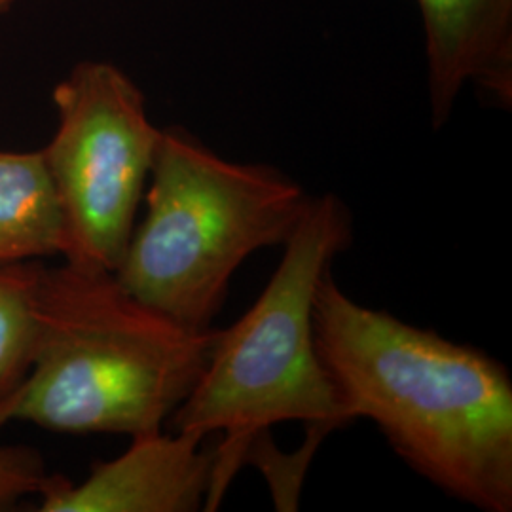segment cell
<instances>
[{
    "label": "cell",
    "instance_id": "obj_3",
    "mask_svg": "<svg viewBox=\"0 0 512 512\" xmlns=\"http://www.w3.org/2000/svg\"><path fill=\"white\" fill-rule=\"evenodd\" d=\"M38 334L25 380L0 401V425L141 437L164 425L209 361L217 329L192 330L128 293L112 272L42 270Z\"/></svg>",
    "mask_w": 512,
    "mask_h": 512
},
{
    "label": "cell",
    "instance_id": "obj_10",
    "mask_svg": "<svg viewBox=\"0 0 512 512\" xmlns=\"http://www.w3.org/2000/svg\"><path fill=\"white\" fill-rule=\"evenodd\" d=\"M44 480L46 476L31 459L19 456L14 450L0 448V511L25 495L40 494Z\"/></svg>",
    "mask_w": 512,
    "mask_h": 512
},
{
    "label": "cell",
    "instance_id": "obj_5",
    "mask_svg": "<svg viewBox=\"0 0 512 512\" xmlns=\"http://www.w3.org/2000/svg\"><path fill=\"white\" fill-rule=\"evenodd\" d=\"M57 128L40 150L63 224L65 264L116 272L128 249L162 129L145 95L107 61L78 63L54 88Z\"/></svg>",
    "mask_w": 512,
    "mask_h": 512
},
{
    "label": "cell",
    "instance_id": "obj_4",
    "mask_svg": "<svg viewBox=\"0 0 512 512\" xmlns=\"http://www.w3.org/2000/svg\"><path fill=\"white\" fill-rule=\"evenodd\" d=\"M135 224L114 272L137 300L186 329H213L239 266L283 247L310 196L272 165L224 160L184 129H162Z\"/></svg>",
    "mask_w": 512,
    "mask_h": 512
},
{
    "label": "cell",
    "instance_id": "obj_6",
    "mask_svg": "<svg viewBox=\"0 0 512 512\" xmlns=\"http://www.w3.org/2000/svg\"><path fill=\"white\" fill-rule=\"evenodd\" d=\"M205 440L177 431L133 437L122 456L95 463L80 484L46 476L38 511H205L215 484V454Z\"/></svg>",
    "mask_w": 512,
    "mask_h": 512
},
{
    "label": "cell",
    "instance_id": "obj_1",
    "mask_svg": "<svg viewBox=\"0 0 512 512\" xmlns=\"http://www.w3.org/2000/svg\"><path fill=\"white\" fill-rule=\"evenodd\" d=\"M321 361L351 420L440 492L512 511V380L492 355L359 304L323 279L313 308Z\"/></svg>",
    "mask_w": 512,
    "mask_h": 512
},
{
    "label": "cell",
    "instance_id": "obj_2",
    "mask_svg": "<svg viewBox=\"0 0 512 512\" xmlns=\"http://www.w3.org/2000/svg\"><path fill=\"white\" fill-rule=\"evenodd\" d=\"M353 241V219L334 194L310 196L266 289L236 325L217 330L200 380L169 418L171 431L203 439L220 435L215 484L205 511H215L239 467L249 459L272 471L277 450L264 442L285 421L308 425L310 452L348 410L321 361L313 308L334 258Z\"/></svg>",
    "mask_w": 512,
    "mask_h": 512
},
{
    "label": "cell",
    "instance_id": "obj_7",
    "mask_svg": "<svg viewBox=\"0 0 512 512\" xmlns=\"http://www.w3.org/2000/svg\"><path fill=\"white\" fill-rule=\"evenodd\" d=\"M425 25L433 128H442L461 90L475 84L512 105V0H418Z\"/></svg>",
    "mask_w": 512,
    "mask_h": 512
},
{
    "label": "cell",
    "instance_id": "obj_9",
    "mask_svg": "<svg viewBox=\"0 0 512 512\" xmlns=\"http://www.w3.org/2000/svg\"><path fill=\"white\" fill-rule=\"evenodd\" d=\"M40 268L27 262L0 266V401L29 374L37 348Z\"/></svg>",
    "mask_w": 512,
    "mask_h": 512
},
{
    "label": "cell",
    "instance_id": "obj_8",
    "mask_svg": "<svg viewBox=\"0 0 512 512\" xmlns=\"http://www.w3.org/2000/svg\"><path fill=\"white\" fill-rule=\"evenodd\" d=\"M61 249V213L42 152L0 150V266Z\"/></svg>",
    "mask_w": 512,
    "mask_h": 512
},
{
    "label": "cell",
    "instance_id": "obj_11",
    "mask_svg": "<svg viewBox=\"0 0 512 512\" xmlns=\"http://www.w3.org/2000/svg\"><path fill=\"white\" fill-rule=\"evenodd\" d=\"M14 2H16V0H0V16H2L4 12H8Z\"/></svg>",
    "mask_w": 512,
    "mask_h": 512
}]
</instances>
